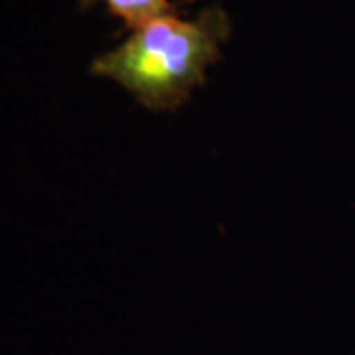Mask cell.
Here are the masks:
<instances>
[{
  "mask_svg": "<svg viewBox=\"0 0 355 355\" xmlns=\"http://www.w3.org/2000/svg\"><path fill=\"white\" fill-rule=\"evenodd\" d=\"M229 36L231 20L221 4L196 18L170 14L130 30L121 46L93 60L91 73L113 79L150 111H176L205 85Z\"/></svg>",
  "mask_w": 355,
  "mask_h": 355,
  "instance_id": "1",
  "label": "cell"
},
{
  "mask_svg": "<svg viewBox=\"0 0 355 355\" xmlns=\"http://www.w3.org/2000/svg\"><path fill=\"white\" fill-rule=\"evenodd\" d=\"M81 10H89L91 6L103 2L107 6V12L121 18L125 28H139V26L153 22L156 18L178 14V6L172 0H77Z\"/></svg>",
  "mask_w": 355,
  "mask_h": 355,
  "instance_id": "2",
  "label": "cell"
}]
</instances>
